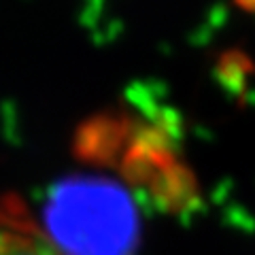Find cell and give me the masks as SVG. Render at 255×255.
<instances>
[{
  "instance_id": "1",
  "label": "cell",
  "mask_w": 255,
  "mask_h": 255,
  "mask_svg": "<svg viewBox=\"0 0 255 255\" xmlns=\"http://www.w3.org/2000/svg\"><path fill=\"white\" fill-rule=\"evenodd\" d=\"M0 255H73L19 196H0Z\"/></svg>"
}]
</instances>
